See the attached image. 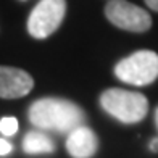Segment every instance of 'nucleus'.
Wrapping results in <instances>:
<instances>
[{
  "mask_svg": "<svg viewBox=\"0 0 158 158\" xmlns=\"http://www.w3.org/2000/svg\"><path fill=\"white\" fill-rule=\"evenodd\" d=\"M18 121L13 116H6L0 119V132L3 135H13L18 132Z\"/></svg>",
  "mask_w": 158,
  "mask_h": 158,
  "instance_id": "9",
  "label": "nucleus"
},
{
  "mask_svg": "<svg viewBox=\"0 0 158 158\" xmlns=\"http://www.w3.org/2000/svg\"><path fill=\"white\" fill-rule=\"evenodd\" d=\"M23 150L26 153H29V155L52 153L55 150V143L44 132L31 131V132H27L24 135V139H23Z\"/></svg>",
  "mask_w": 158,
  "mask_h": 158,
  "instance_id": "8",
  "label": "nucleus"
},
{
  "mask_svg": "<svg viewBox=\"0 0 158 158\" xmlns=\"http://www.w3.org/2000/svg\"><path fill=\"white\" fill-rule=\"evenodd\" d=\"M34 87V79L19 68L0 66V97L19 98L27 95Z\"/></svg>",
  "mask_w": 158,
  "mask_h": 158,
  "instance_id": "6",
  "label": "nucleus"
},
{
  "mask_svg": "<svg viewBox=\"0 0 158 158\" xmlns=\"http://www.w3.org/2000/svg\"><path fill=\"white\" fill-rule=\"evenodd\" d=\"M155 123H156V127H158V108L155 111Z\"/></svg>",
  "mask_w": 158,
  "mask_h": 158,
  "instance_id": "13",
  "label": "nucleus"
},
{
  "mask_svg": "<svg viewBox=\"0 0 158 158\" xmlns=\"http://www.w3.org/2000/svg\"><path fill=\"white\" fill-rule=\"evenodd\" d=\"M105 16L116 27L131 32H145L152 27V18L147 10L126 0H110L105 6Z\"/></svg>",
  "mask_w": 158,
  "mask_h": 158,
  "instance_id": "5",
  "label": "nucleus"
},
{
  "mask_svg": "<svg viewBox=\"0 0 158 158\" xmlns=\"http://www.w3.org/2000/svg\"><path fill=\"white\" fill-rule=\"evenodd\" d=\"M145 3L148 8H152L153 11H158V0H145Z\"/></svg>",
  "mask_w": 158,
  "mask_h": 158,
  "instance_id": "11",
  "label": "nucleus"
},
{
  "mask_svg": "<svg viewBox=\"0 0 158 158\" xmlns=\"http://www.w3.org/2000/svg\"><path fill=\"white\" fill-rule=\"evenodd\" d=\"M98 148L95 132L87 126H79L69 132L66 139V150L73 158H90Z\"/></svg>",
  "mask_w": 158,
  "mask_h": 158,
  "instance_id": "7",
  "label": "nucleus"
},
{
  "mask_svg": "<svg viewBox=\"0 0 158 158\" xmlns=\"http://www.w3.org/2000/svg\"><path fill=\"white\" fill-rule=\"evenodd\" d=\"M66 11V0H40L27 19V31L35 39H45L60 27Z\"/></svg>",
  "mask_w": 158,
  "mask_h": 158,
  "instance_id": "4",
  "label": "nucleus"
},
{
  "mask_svg": "<svg viewBox=\"0 0 158 158\" xmlns=\"http://www.w3.org/2000/svg\"><path fill=\"white\" fill-rule=\"evenodd\" d=\"M11 152V143L5 139H0V156H5Z\"/></svg>",
  "mask_w": 158,
  "mask_h": 158,
  "instance_id": "10",
  "label": "nucleus"
},
{
  "mask_svg": "<svg viewBox=\"0 0 158 158\" xmlns=\"http://www.w3.org/2000/svg\"><path fill=\"white\" fill-rule=\"evenodd\" d=\"M29 121L39 129L58 132H71L82 126L85 113L81 106L64 98L45 97L39 98L29 106Z\"/></svg>",
  "mask_w": 158,
  "mask_h": 158,
  "instance_id": "1",
  "label": "nucleus"
},
{
  "mask_svg": "<svg viewBox=\"0 0 158 158\" xmlns=\"http://www.w3.org/2000/svg\"><path fill=\"white\" fill-rule=\"evenodd\" d=\"M150 150H152V152H156L158 150V139L152 140V143H150Z\"/></svg>",
  "mask_w": 158,
  "mask_h": 158,
  "instance_id": "12",
  "label": "nucleus"
},
{
  "mask_svg": "<svg viewBox=\"0 0 158 158\" xmlns=\"http://www.w3.org/2000/svg\"><path fill=\"white\" fill-rule=\"evenodd\" d=\"M119 81L132 85L152 84L158 77V55L152 50H139L126 56L114 66Z\"/></svg>",
  "mask_w": 158,
  "mask_h": 158,
  "instance_id": "3",
  "label": "nucleus"
},
{
  "mask_svg": "<svg viewBox=\"0 0 158 158\" xmlns=\"http://www.w3.org/2000/svg\"><path fill=\"white\" fill-rule=\"evenodd\" d=\"M102 108L121 123L134 124L147 116L148 100L139 92L124 89H108L100 95Z\"/></svg>",
  "mask_w": 158,
  "mask_h": 158,
  "instance_id": "2",
  "label": "nucleus"
}]
</instances>
